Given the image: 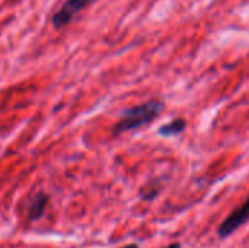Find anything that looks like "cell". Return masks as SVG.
Returning a JSON list of instances; mask_svg holds the SVG:
<instances>
[{
    "instance_id": "6da1fadb",
    "label": "cell",
    "mask_w": 249,
    "mask_h": 248,
    "mask_svg": "<svg viewBox=\"0 0 249 248\" xmlns=\"http://www.w3.org/2000/svg\"><path fill=\"white\" fill-rule=\"evenodd\" d=\"M163 110H165V104L159 99H150L140 105L131 107L121 114L112 132L114 134H123L131 130H137L143 126L150 124L156 117L162 114Z\"/></svg>"
},
{
    "instance_id": "7a4b0ae2",
    "label": "cell",
    "mask_w": 249,
    "mask_h": 248,
    "mask_svg": "<svg viewBox=\"0 0 249 248\" xmlns=\"http://www.w3.org/2000/svg\"><path fill=\"white\" fill-rule=\"evenodd\" d=\"M95 0H66L63 3V6L53 15V25L60 29L64 28L66 25H69L74 16L82 12L83 9H86L90 3H93Z\"/></svg>"
},
{
    "instance_id": "3957f363",
    "label": "cell",
    "mask_w": 249,
    "mask_h": 248,
    "mask_svg": "<svg viewBox=\"0 0 249 248\" xmlns=\"http://www.w3.org/2000/svg\"><path fill=\"white\" fill-rule=\"evenodd\" d=\"M249 221V197L245 203L239 208H236L219 227L217 234L220 238H226L232 235L235 231H238L242 225H245Z\"/></svg>"
},
{
    "instance_id": "277c9868",
    "label": "cell",
    "mask_w": 249,
    "mask_h": 248,
    "mask_svg": "<svg viewBox=\"0 0 249 248\" xmlns=\"http://www.w3.org/2000/svg\"><path fill=\"white\" fill-rule=\"evenodd\" d=\"M47 203H48V196L45 193H42V191L36 193L32 197V200H31V203L28 206V216H29V219L31 221H38L44 215Z\"/></svg>"
},
{
    "instance_id": "5b68a950",
    "label": "cell",
    "mask_w": 249,
    "mask_h": 248,
    "mask_svg": "<svg viewBox=\"0 0 249 248\" xmlns=\"http://www.w3.org/2000/svg\"><path fill=\"white\" fill-rule=\"evenodd\" d=\"M185 127H187V121L184 118L178 117V118H174L172 121L160 126L158 133L160 136H163V137H172V136H177V134L182 133L185 130Z\"/></svg>"
},
{
    "instance_id": "8992f818",
    "label": "cell",
    "mask_w": 249,
    "mask_h": 248,
    "mask_svg": "<svg viewBox=\"0 0 249 248\" xmlns=\"http://www.w3.org/2000/svg\"><path fill=\"white\" fill-rule=\"evenodd\" d=\"M158 193H159V189L156 187L155 183H150V184L144 186V187L142 189V191H140L142 199H144V200H147V202L153 200V199L158 196Z\"/></svg>"
},
{
    "instance_id": "52a82bcc",
    "label": "cell",
    "mask_w": 249,
    "mask_h": 248,
    "mask_svg": "<svg viewBox=\"0 0 249 248\" xmlns=\"http://www.w3.org/2000/svg\"><path fill=\"white\" fill-rule=\"evenodd\" d=\"M165 248H181V246H179L178 243H174V244H169L168 247H165Z\"/></svg>"
},
{
    "instance_id": "ba28073f",
    "label": "cell",
    "mask_w": 249,
    "mask_h": 248,
    "mask_svg": "<svg viewBox=\"0 0 249 248\" xmlns=\"http://www.w3.org/2000/svg\"><path fill=\"white\" fill-rule=\"evenodd\" d=\"M121 248H139L137 244H128V246H125V247H121Z\"/></svg>"
}]
</instances>
